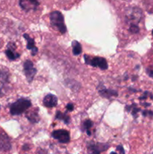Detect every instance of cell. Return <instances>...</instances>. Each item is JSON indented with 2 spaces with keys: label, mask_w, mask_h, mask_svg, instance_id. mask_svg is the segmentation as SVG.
Segmentation results:
<instances>
[{
  "label": "cell",
  "mask_w": 153,
  "mask_h": 154,
  "mask_svg": "<svg viewBox=\"0 0 153 154\" xmlns=\"http://www.w3.org/2000/svg\"><path fill=\"white\" fill-rule=\"evenodd\" d=\"M32 103L29 99H20L12 103L10 106V113L11 115H20L31 107Z\"/></svg>",
  "instance_id": "1"
},
{
  "label": "cell",
  "mask_w": 153,
  "mask_h": 154,
  "mask_svg": "<svg viewBox=\"0 0 153 154\" xmlns=\"http://www.w3.org/2000/svg\"><path fill=\"white\" fill-rule=\"evenodd\" d=\"M50 19L52 26L55 29L58 30L61 34H64L66 32V26L64 24V17L61 12L58 11L51 12L50 14Z\"/></svg>",
  "instance_id": "2"
},
{
  "label": "cell",
  "mask_w": 153,
  "mask_h": 154,
  "mask_svg": "<svg viewBox=\"0 0 153 154\" xmlns=\"http://www.w3.org/2000/svg\"><path fill=\"white\" fill-rule=\"evenodd\" d=\"M142 12L138 8H129L127 11H126L125 17L126 21L128 23L130 24H138L140 21L142 20Z\"/></svg>",
  "instance_id": "3"
},
{
  "label": "cell",
  "mask_w": 153,
  "mask_h": 154,
  "mask_svg": "<svg viewBox=\"0 0 153 154\" xmlns=\"http://www.w3.org/2000/svg\"><path fill=\"white\" fill-rule=\"evenodd\" d=\"M84 60L86 64L93 67H98L102 70H106L108 68L107 62L103 57H91L89 56L84 55Z\"/></svg>",
  "instance_id": "4"
},
{
  "label": "cell",
  "mask_w": 153,
  "mask_h": 154,
  "mask_svg": "<svg viewBox=\"0 0 153 154\" xmlns=\"http://www.w3.org/2000/svg\"><path fill=\"white\" fill-rule=\"evenodd\" d=\"M9 75L8 71L6 69H0V98L6 94L9 88Z\"/></svg>",
  "instance_id": "5"
},
{
  "label": "cell",
  "mask_w": 153,
  "mask_h": 154,
  "mask_svg": "<svg viewBox=\"0 0 153 154\" xmlns=\"http://www.w3.org/2000/svg\"><path fill=\"white\" fill-rule=\"evenodd\" d=\"M40 4V0H19L20 7L26 12L36 11Z\"/></svg>",
  "instance_id": "6"
},
{
  "label": "cell",
  "mask_w": 153,
  "mask_h": 154,
  "mask_svg": "<svg viewBox=\"0 0 153 154\" xmlns=\"http://www.w3.org/2000/svg\"><path fill=\"white\" fill-rule=\"evenodd\" d=\"M23 70L26 77L27 78V81L28 83H31L34 79L36 72H37V70L34 67V64H33L32 62L30 61V60L25 61L23 64Z\"/></svg>",
  "instance_id": "7"
},
{
  "label": "cell",
  "mask_w": 153,
  "mask_h": 154,
  "mask_svg": "<svg viewBox=\"0 0 153 154\" xmlns=\"http://www.w3.org/2000/svg\"><path fill=\"white\" fill-rule=\"evenodd\" d=\"M11 149V143L8 135L0 129V151L8 152Z\"/></svg>",
  "instance_id": "8"
},
{
  "label": "cell",
  "mask_w": 153,
  "mask_h": 154,
  "mask_svg": "<svg viewBox=\"0 0 153 154\" xmlns=\"http://www.w3.org/2000/svg\"><path fill=\"white\" fill-rule=\"evenodd\" d=\"M52 137L62 144H67L70 141V134L67 130H64V129L53 131L52 133Z\"/></svg>",
  "instance_id": "9"
},
{
  "label": "cell",
  "mask_w": 153,
  "mask_h": 154,
  "mask_svg": "<svg viewBox=\"0 0 153 154\" xmlns=\"http://www.w3.org/2000/svg\"><path fill=\"white\" fill-rule=\"evenodd\" d=\"M109 147V145L103 143L91 142L88 144V152L89 154H100Z\"/></svg>",
  "instance_id": "10"
},
{
  "label": "cell",
  "mask_w": 153,
  "mask_h": 154,
  "mask_svg": "<svg viewBox=\"0 0 153 154\" xmlns=\"http://www.w3.org/2000/svg\"><path fill=\"white\" fill-rule=\"evenodd\" d=\"M43 103L46 108H53L58 104V99L55 95L48 94L44 99Z\"/></svg>",
  "instance_id": "11"
},
{
  "label": "cell",
  "mask_w": 153,
  "mask_h": 154,
  "mask_svg": "<svg viewBox=\"0 0 153 154\" xmlns=\"http://www.w3.org/2000/svg\"><path fill=\"white\" fill-rule=\"evenodd\" d=\"M23 37L24 38L26 39L27 48H28V50H31L32 55H35L38 53V48H36L35 45H34V40L33 38H32L27 34H24Z\"/></svg>",
  "instance_id": "12"
},
{
  "label": "cell",
  "mask_w": 153,
  "mask_h": 154,
  "mask_svg": "<svg viewBox=\"0 0 153 154\" xmlns=\"http://www.w3.org/2000/svg\"><path fill=\"white\" fill-rule=\"evenodd\" d=\"M99 93L100 94V96L105 98H110L112 96H116L117 95H118V93H117L116 91H115V90H110V89H106V88L99 90Z\"/></svg>",
  "instance_id": "13"
},
{
  "label": "cell",
  "mask_w": 153,
  "mask_h": 154,
  "mask_svg": "<svg viewBox=\"0 0 153 154\" xmlns=\"http://www.w3.org/2000/svg\"><path fill=\"white\" fill-rule=\"evenodd\" d=\"M4 54H5L6 57H8V59L9 60H10V61L16 60V59H18L20 57V55L19 54H16V53L14 52L13 49L10 48H8V49L5 51V52H4Z\"/></svg>",
  "instance_id": "14"
},
{
  "label": "cell",
  "mask_w": 153,
  "mask_h": 154,
  "mask_svg": "<svg viewBox=\"0 0 153 154\" xmlns=\"http://www.w3.org/2000/svg\"><path fill=\"white\" fill-rule=\"evenodd\" d=\"M56 119L59 120H62L66 124H69L70 123V117L65 113H62L61 111H57L56 114Z\"/></svg>",
  "instance_id": "15"
},
{
  "label": "cell",
  "mask_w": 153,
  "mask_h": 154,
  "mask_svg": "<svg viewBox=\"0 0 153 154\" xmlns=\"http://www.w3.org/2000/svg\"><path fill=\"white\" fill-rule=\"evenodd\" d=\"M72 51H73L74 55H80L82 53V47H81L80 44L76 41H74L72 42Z\"/></svg>",
  "instance_id": "16"
},
{
  "label": "cell",
  "mask_w": 153,
  "mask_h": 154,
  "mask_svg": "<svg viewBox=\"0 0 153 154\" xmlns=\"http://www.w3.org/2000/svg\"><path fill=\"white\" fill-rule=\"evenodd\" d=\"M92 125H93V123L92 120H85V121L82 123V130L83 131V132L86 131L87 135H91V131H90V129H91V127L92 126Z\"/></svg>",
  "instance_id": "17"
},
{
  "label": "cell",
  "mask_w": 153,
  "mask_h": 154,
  "mask_svg": "<svg viewBox=\"0 0 153 154\" xmlns=\"http://www.w3.org/2000/svg\"><path fill=\"white\" fill-rule=\"evenodd\" d=\"M26 117L27 118H28V120H29L32 123H37L39 120L37 113H31V114H29L28 115H26Z\"/></svg>",
  "instance_id": "18"
},
{
  "label": "cell",
  "mask_w": 153,
  "mask_h": 154,
  "mask_svg": "<svg viewBox=\"0 0 153 154\" xmlns=\"http://www.w3.org/2000/svg\"><path fill=\"white\" fill-rule=\"evenodd\" d=\"M129 32L132 33V34H137L140 32V28L138 26V24H130Z\"/></svg>",
  "instance_id": "19"
},
{
  "label": "cell",
  "mask_w": 153,
  "mask_h": 154,
  "mask_svg": "<svg viewBox=\"0 0 153 154\" xmlns=\"http://www.w3.org/2000/svg\"><path fill=\"white\" fill-rule=\"evenodd\" d=\"M146 73L148 76L153 78V64L146 68Z\"/></svg>",
  "instance_id": "20"
},
{
  "label": "cell",
  "mask_w": 153,
  "mask_h": 154,
  "mask_svg": "<svg viewBox=\"0 0 153 154\" xmlns=\"http://www.w3.org/2000/svg\"><path fill=\"white\" fill-rule=\"evenodd\" d=\"M142 114L144 117H147V116H148V117H152L153 116V112L151 111H143Z\"/></svg>",
  "instance_id": "21"
},
{
  "label": "cell",
  "mask_w": 153,
  "mask_h": 154,
  "mask_svg": "<svg viewBox=\"0 0 153 154\" xmlns=\"http://www.w3.org/2000/svg\"><path fill=\"white\" fill-rule=\"evenodd\" d=\"M66 108L69 111H72L74 110V105L72 103H68L66 106Z\"/></svg>",
  "instance_id": "22"
},
{
  "label": "cell",
  "mask_w": 153,
  "mask_h": 154,
  "mask_svg": "<svg viewBox=\"0 0 153 154\" xmlns=\"http://www.w3.org/2000/svg\"><path fill=\"white\" fill-rule=\"evenodd\" d=\"M117 150L120 152V153L121 154H124V149H123L122 146H121V145L118 146V147H117Z\"/></svg>",
  "instance_id": "23"
},
{
  "label": "cell",
  "mask_w": 153,
  "mask_h": 154,
  "mask_svg": "<svg viewBox=\"0 0 153 154\" xmlns=\"http://www.w3.org/2000/svg\"><path fill=\"white\" fill-rule=\"evenodd\" d=\"M22 149H23L24 150H28V144H25V145H24L23 147H22Z\"/></svg>",
  "instance_id": "24"
},
{
  "label": "cell",
  "mask_w": 153,
  "mask_h": 154,
  "mask_svg": "<svg viewBox=\"0 0 153 154\" xmlns=\"http://www.w3.org/2000/svg\"><path fill=\"white\" fill-rule=\"evenodd\" d=\"M147 2H153V0H146Z\"/></svg>",
  "instance_id": "25"
},
{
  "label": "cell",
  "mask_w": 153,
  "mask_h": 154,
  "mask_svg": "<svg viewBox=\"0 0 153 154\" xmlns=\"http://www.w3.org/2000/svg\"><path fill=\"white\" fill-rule=\"evenodd\" d=\"M110 154H118V153H115V152H112V153H111Z\"/></svg>",
  "instance_id": "26"
},
{
  "label": "cell",
  "mask_w": 153,
  "mask_h": 154,
  "mask_svg": "<svg viewBox=\"0 0 153 154\" xmlns=\"http://www.w3.org/2000/svg\"><path fill=\"white\" fill-rule=\"evenodd\" d=\"M152 35H153V30H152Z\"/></svg>",
  "instance_id": "27"
}]
</instances>
